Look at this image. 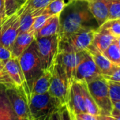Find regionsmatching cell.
<instances>
[{
	"instance_id": "1",
	"label": "cell",
	"mask_w": 120,
	"mask_h": 120,
	"mask_svg": "<svg viewBox=\"0 0 120 120\" xmlns=\"http://www.w3.org/2000/svg\"><path fill=\"white\" fill-rule=\"evenodd\" d=\"M98 27L88 8L87 2L75 0L65 6L59 15V38L82 30H98Z\"/></svg>"
},
{
	"instance_id": "2",
	"label": "cell",
	"mask_w": 120,
	"mask_h": 120,
	"mask_svg": "<svg viewBox=\"0 0 120 120\" xmlns=\"http://www.w3.org/2000/svg\"><path fill=\"white\" fill-rule=\"evenodd\" d=\"M18 61L31 92L34 83L44 72L37 53L35 40L18 58Z\"/></svg>"
},
{
	"instance_id": "3",
	"label": "cell",
	"mask_w": 120,
	"mask_h": 120,
	"mask_svg": "<svg viewBox=\"0 0 120 120\" xmlns=\"http://www.w3.org/2000/svg\"><path fill=\"white\" fill-rule=\"evenodd\" d=\"M30 120H49L53 113L62 107L48 92L32 95L29 102Z\"/></svg>"
},
{
	"instance_id": "4",
	"label": "cell",
	"mask_w": 120,
	"mask_h": 120,
	"mask_svg": "<svg viewBox=\"0 0 120 120\" xmlns=\"http://www.w3.org/2000/svg\"><path fill=\"white\" fill-rule=\"evenodd\" d=\"M37 53L43 71H52L58 53L59 35L35 39Z\"/></svg>"
},
{
	"instance_id": "5",
	"label": "cell",
	"mask_w": 120,
	"mask_h": 120,
	"mask_svg": "<svg viewBox=\"0 0 120 120\" xmlns=\"http://www.w3.org/2000/svg\"><path fill=\"white\" fill-rule=\"evenodd\" d=\"M52 78L48 93L59 102L61 106L67 105L69 101L70 83L63 68L56 63L51 71Z\"/></svg>"
},
{
	"instance_id": "6",
	"label": "cell",
	"mask_w": 120,
	"mask_h": 120,
	"mask_svg": "<svg viewBox=\"0 0 120 120\" xmlns=\"http://www.w3.org/2000/svg\"><path fill=\"white\" fill-rule=\"evenodd\" d=\"M97 30H82L65 37L59 38L58 53L81 52L86 51L92 44L94 34Z\"/></svg>"
},
{
	"instance_id": "7",
	"label": "cell",
	"mask_w": 120,
	"mask_h": 120,
	"mask_svg": "<svg viewBox=\"0 0 120 120\" xmlns=\"http://www.w3.org/2000/svg\"><path fill=\"white\" fill-rule=\"evenodd\" d=\"M86 86L101 114L110 115L112 104L109 96L108 82L101 76L86 83Z\"/></svg>"
},
{
	"instance_id": "8",
	"label": "cell",
	"mask_w": 120,
	"mask_h": 120,
	"mask_svg": "<svg viewBox=\"0 0 120 120\" xmlns=\"http://www.w3.org/2000/svg\"><path fill=\"white\" fill-rule=\"evenodd\" d=\"M101 76L102 74L92 57L86 51H84L82 58L76 68L74 80L88 83Z\"/></svg>"
},
{
	"instance_id": "9",
	"label": "cell",
	"mask_w": 120,
	"mask_h": 120,
	"mask_svg": "<svg viewBox=\"0 0 120 120\" xmlns=\"http://www.w3.org/2000/svg\"><path fill=\"white\" fill-rule=\"evenodd\" d=\"M20 32V12L6 17L0 25V44L11 49Z\"/></svg>"
},
{
	"instance_id": "10",
	"label": "cell",
	"mask_w": 120,
	"mask_h": 120,
	"mask_svg": "<svg viewBox=\"0 0 120 120\" xmlns=\"http://www.w3.org/2000/svg\"><path fill=\"white\" fill-rule=\"evenodd\" d=\"M4 65L8 74L13 82L15 88H17L26 97L29 104L31 98V92L27 86L24 74L18 61V58H11L4 64Z\"/></svg>"
},
{
	"instance_id": "11",
	"label": "cell",
	"mask_w": 120,
	"mask_h": 120,
	"mask_svg": "<svg viewBox=\"0 0 120 120\" xmlns=\"http://www.w3.org/2000/svg\"><path fill=\"white\" fill-rule=\"evenodd\" d=\"M11 105L20 120H30V112L26 97L15 87L6 88Z\"/></svg>"
},
{
	"instance_id": "12",
	"label": "cell",
	"mask_w": 120,
	"mask_h": 120,
	"mask_svg": "<svg viewBox=\"0 0 120 120\" xmlns=\"http://www.w3.org/2000/svg\"><path fill=\"white\" fill-rule=\"evenodd\" d=\"M84 51L63 52L58 53L56 63H59L63 68L70 84L74 80L76 68L82 58Z\"/></svg>"
},
{
	"instance_id": "13",
	"label": "cell",
	"mask_w": 120,
	"mask_h": 120,
	"mask_svg": "<svg viewBox=\"0 0 120 120\" xmlns=\"http://www.w3.org/2000/svg\"><path fill=\"white\" fill-rule=\"evenodd\" d=\"M67 106L69 110L75 115L86 112L84 103L80 83L77 81L73 80L70 85L69 101Z\"/></svg>"
},
{
	"instance_id": "14",
	"label": "cell",
	"mask_w": 120,
	"mask_h": 120,
	"mask_svg": "<svg viewBox=\"0 0 120 120\" xmlns=\"http://www.w3.org/2000/svg\"><path fill=\"white\" fill-rule=\"evenodd\" d=\"M86 51L92 57L102 75H108L115 71L117 68H120V66L114 64L110 60H108L102 52H101L92 44H91Z\"/></svg>"
},
{
	"instance_id": "15",
	"label": "cell",
	"mask_w": 120,
	"mask_h": 120,
	"mask_svg": "<svg viewBox=\"0 0 120 120\" xmlns=\"http://www.w3.org/2000/svg\"><path fill=\"white\" fill-rule=\"evenodd\" d=\"M110 2V0H90L87 2L88 8L99 27L108 20Z\"/></svg>"
},
{
	"instance_id": "16",
	"label": "cell",
	"mask_w": 120,
	"mask_h": 120,
	"mask_svg": "<svg viewBox=\"0 0 120 120\" xmlns=\"http://www.w3.org/2000/svg\"><path fill=\"white\" fill-rule=\"evenodd\" d=\"M34 40L35 36L32 31L19 32L11 49L13 58H18Z\"/></svg>"
},
{
	"instance_id": "17",
	"label": "cell",
	"mask_w": 120,
	"mask_h": 120,
	"mask_svg": "<svg viewBox=\"0 0 120 120\" xmlns=\"http://www.w3.org/2000/svg\"><path fill=\"white\" fill-rule=\"evenodd\" d=\"M0 120H20L11 105L6 87L3 85H0Z\"/></svg>"
},
{
	"instance_id": "18",
	"label": "cell",
	"mask_w": 120,
	"mask_h": 120,
	"mask_svg": "<svg viewBox=\"0 0 120 120\" xmlns=\"http://www.w3.org/2000/svg\"><path fill=\"white\" fill-rule=\"evenodd\" d=\"M59 15H51L35 34V39L59 34Z\"/></svg>"
},
{
	"instance_id": "19",
	"label": "cell",
	"mask_w": 120,
	"mask_h": 120,
	"mask_svg": "<svg viewBox=\"0 0 120 120\" xmlns=\"http://www.w3.org/2000/svg\"><path fill=\"white\" fill-rule=\"evenodd\" d=\"M51 78L52 73L51 71H44L41 75L34 83L31 91V96L47 93L50 87Z\"/></svg>"
},
{
	"instance_id": "20",
	"label": "cell",
	"mask_w": 120,
	"mask_h": 120,
	"mask_svg": "<svg viewBox=\"0 0 120 120\" xmlns=\"http://www.w3.org/2000/svg\"><path fill=\"white\" fill-rule=\"evenodd\" d=\"M80 86H81V90L83 96V100H84V103L85 106V109L86 110L87 113H89L94 116H98L101 115V111L96 104L94 98H92L91 95L90 94L86 82H80Z\"/></svg>"
},
{
	"instance_id": "21",
	"label": "cell",
	"mask_w": 120,
	"mask_h": 120,
	"mask_svg": "<svg viewBox=\"0 0 120 120\" xmlns=\"http://www.w3.org/2000/svg\"><path fill=\"white\" fill-rule=\"evenodd\" d=\"M115 39L117 38L109 34L97 30L94 34L91 44L103 53Z\"/></svg>"
},
{
	"instance_id": "22",
	"label": "cell",
	"mask_w": 120,
	"mask_h": 120,
	"mask_svg": "<svg viewBox=\"0 0 120 120\" xmlns=\"http://www.w3.org/2000/svg\"><path fill=\"white\" fill-rule=\"evenodd\" d=\"M103 53L112 63L120 66V38L115 39Z\"/></svg>"
},
{
	"instance_id": "23",
	"label": "cell",
	"mask_w": 120,
	"mask_h": 120,
	"mask_svg": "<svg viewBox=\"0 0 120 120\" xmlns=\"http://www.w3.org/2000/svg\"><path fill=\"white\" fill-rule=\"evenodd\" d=\"M98 30L109 34L115 38H120V19L105 21L98 27Z\"/></svg>"
},
{
	"instance_id": "24",
	"label": "cell",
	"mask_w": 120,
	"mask_h": 120,
	"mask_svg": "<svg viewBox=\"0 0 120 120\" xmlns=\"http://www.w3.org/2000/svg\"><path fill=\"white\" fill-rule=\"evenodd\" d=\"M18 11L20 12V32L30 31L36 16L30 11H22L20 9Z\"/></svg>"
},
{
	"instance_id": "25",
	"label": "cell",
	"mask_w": 120,
	"mask_h": 120,
	"mask_svg": "<svg viewBox=\"0 0 120 120\" xmlns=\"http://www.w3.org/2000/svg\"><path fill=\"white\" fill-rule=\"evenodd\" d=\"M65 6V4L63 0H53L46 7L43 8L41 15H60Z\"/></svg>"
},
{
	"instance_id": "26",
	"label": "cell",
	"mask_w": 120,
	"mask_h": 120,
	"mask_svg": "<svg viewBox=\"0 0 120 120\" xmlns=\"http://www.w3.org/2000/svg\"><path fill=\"white\" fill-rule=\"evenodd\" d=\"M53 0H27L20 8L22 11H33L46 7Z\"/></svg>"
},
{
	"instance_id": "27",
	"label": "cell",
	"mask_w": 120,
	"mask_h": 120,
	"mask_svg": "<svg viewBox=\"0 0 120 120\" xmlns=\"http://www.w3.org/2000/svg\"><path fill=\"white\" fill-rule=\"evenodd\" d=\"M25 2L24 0H4L6 16H10L17 13Z\"/></svg>"
},
{
	"instance_id": "28",
	"label": "cell",
	"mask_w": 120,
	"mask_h": 120,
	"mask_svg": "<svg viewBox=\"0 0 120 120\" xmlns=\"http://www.w3.org/2000/svg\"><path fill=\"white\" fill-rule=\"evenodd\" d=\"M107 81V80H106ZM108 85L109 96L112 104L120 101V82L107 81Z\"/></svg>"
},
{
	"instance_id": "29",
	"label": "cell",
	"mask_w": 120,
	"mask_h": 120,
	"mask_svg": "<svg viewBox=\"0 0 120 120\" xmlns=\"http://www.w3.org/2000/svg\"><path fill=\"white\" fill-rule=\"evenodd\" d=\"M0 85L4 86L6 88L15 87L13 82L11 79L4 63L0 61Z\"/></svg>"
},
{
	"instance_id": "30",
	"label": "cell",
	"mask_w": 120,
	"mask_h": 120,
	"mask_svg": "<svg viewBox=\"0 0 120 120\" xmlns=\"http://www.w3.org/2000/svg\"><path fill=\"white\" fill-rule=\"evenodd\" d=\"M120 19V1H110L108 7V20Z\"/></svg>"
},
{
	"instance_id": "31",
	"label": "cell",
	"mask_w": 120,
	"mask_h": 120,
	"mask_svg": "<svg viewBox=\"0 0 120 120\" xmlns=\"http://www.w3.org/2000/svg\"><path fill=\"white\" fill-rule=\"evenodd\" d=\"M51 15H40L34 18V20L33 22L32 26L31 27V31H32L34 34L41 28V27L44 25L46 21L50 18Z\"/></svg>"
},
{
	"instance_id": "32",
	"label": "cell",
	"mask_w": 120,
	"mask_h": 120,
	"mask_svg": "<svg viewBox=\"0 0 120 120\" xmlns=\"http://www.w3.org/2000/svg\"><path fill=\"white\" fill-rule=\"evenodd\" d=\"M11 58H13V56L11 49L0 44V61L5 64Z\"/></svg>"
},
{
	"instance_id": "33",
	"label": "cell",
	"mask_w": 120,
	"mask_h": 120,
	"mask_svg": "<svg viewBox=\"0 0 120 120\" xmlns=\"http://www.w3.org/2000/svg\"><path fill=\"white\" fill-rule=\"evenodd\" d=\"M102 77L107 81L120 82V68H117L111 74L108 75H102Z\"/></svg>"
},
{
	"instance_id": "34",
	"label": "cell",
	"mask_w": 120,
	"mask_h": 120,
	"mask_svg": "<svg viewBox=\"0 0 120 120\" xmlns=\"http://www.w3.org/2000/svg\"><path fill=\"white\" fill-rule=\"evenodd\" d=\"M60 115L61 120H73L71 112L67 105H63L60 108Z\"/></svg>"
},
{
	"instance_id": "35",
	"label": "cell",
	"mask_w": 120,
	"mask_h": 120,
	"mask_svg": "<svg viewBox=\"0 0 120 120\" xmlns=\"http://www.w3.org/2000/svg\"><path fill=\"white\" fill-rule=\"evenodd\" d=\"M75 115L82 120H98L97 118V116H94L87 112L79 113V114H76Z\"/></svg>"
},
{
	"instance_id": "36",
	"label": "cell",
	"mask_w": 120,
	"mask_h": 120,
	"mask_svg": "<svg viewBox=\"0 0 120 120\" xmlns=\"http://www.w3.org/2000/svg\"><path fill=\"white\" fill-rule=\"evenodd\" d=\"M4 0H0V20L3 21L6 18Z\"/></svg>"
},
{
	"instance_id": "37",
	"label": "cell",
	"mask_w": 120,
	"mask_h": 120,
	"mask_svg": "<svg viewBox=\"0 0 120 120\" xmlns=\"http://www.w3.org/2000/svg\"><path fill=\"white\" fill-rule=\"evenodd\" d=\"M110 116H111L112 117H113L116 120H120V111H118V110L112 108V110Z\"/></svg>"
},
{
	"instance_id": "38",
	"label": "cell",
	"mask_w": 120,
	"mask_h": 120,
	"mask_svg": "<svg viewBox=\"0 0 120 120\" xmlns=\"http://www.w3.org/2000/svg\"><path fill=\"white\" fill-rule=\"evenodd\" d=\"M49 120H61L60 115V110L53 113Z\"/></svg>"
},
{
	"instance_id": "39",
	"label": "cell",
	"mask_w": 120,
	"mask_h": 120,
	"mask_svg": "<svg viewBox=\"0 0 120 120\" xmlns=\"http://www.w3.org/2000/svg\"><path fill=\"white\" fill-rule=\"evenodd\" d=\"M97 118L98 120H116L110 115H102V114L98 115Z\"/></svg>"
},
{
	"instance_id": "40",
	"label": "cell",
	"mask_w": 120,
	"mask_h": 120,
	"mask_svg": "<svg viewBox=\"0 0 120 120\" xmlns=\"http://www.w3.org/2000/svg\"><path fill=\"white\" fill-rule=\"evenodd\" d=\"M71 115H72V120H82L81 119H79V117H77L75 115H74L73 113H72V112H71Z\"/></svg>"
},
{
	"instance_id": "41",
	"label": "cell",
	"mask_w": 120,
	"mask_h": 120,
	"mask_svg": "<svg viewBox=\"0 0 120 120\" xmlns=\"http://www.w3.org/2000/svg\"><path fill=\"white\" fill-rule=\"evenodd\" d=\"M63 1H64L65 6H67V5H68L69 4H70V3H72V1H74L75 0H63Z\"/></svg>"
},
{
	"instance_id": "42",
	"label": "cell",
	"mask_w": 120,
	"mask_h": 120,
	"mask_svg": "<svg viewBox=\"0 0 120 120\" xmlns=\"http://www.w3.org/2000/svg\"><path fill=\"white\" fill-rule=\"evenodd\" d=\"M77 1H84V2H89L90 0H77Z\"/></svg>"
},
{
	"instance_id": "43",
	"label": "cell",
	"mask_w": 120,
	"mask_h": 120,
	"mask_svg": "<svg viewBox=\"0 0 120 120\" xmlns=\"http://www.w3.org/2000/svg\"><path fill=\"white\" fill-rule=\"evenodd\" d=\"M110 1H120V0H110Z\"/></svg>"
},
{
	"instance_id": "44",
	"label": "cell",
	"mask_w": 120,
	"mask_h": 120,
	"mask_svg": "<svg viewBox=\"0 0 120 120\" xmlns=\"http://www.w3.org/2000/svg\"><path fill=\"white\" fill-rule=\"evenodd\" d=\"M1 22H2V21H1V20H0V25L1 24Z\"/></svg>"
},
{
	"instance_id": "45",
	"label": "cell",
	"mask_w": 120,
	"mask_h": 120,
	"mask_svg": "<svg viewBox=\"0 0 120 120\" xmlns=\"http://www.w3.org/2000/svg\"><path fill=\"white\" fill-rule=\"evenodd\" d=\"M24 1H27V0H24Z\"/></svg>"
}]
</instances>
